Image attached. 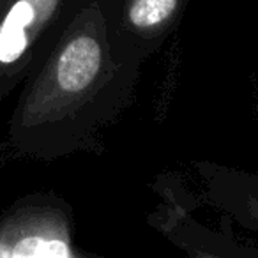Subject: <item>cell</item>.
<instances>
[{"label": "cell", "mask_w": 258, "mask_h": 258, "mask_svg": "<svg viewBox=\"0 0 258 258\" xmlns=\"http://www.w3.org/2000/svg\"><path fill=\"white\" fill-rule=\"evenodd\" d=\"M101 68V46L90 36H76L60 51L57 83L66 92H80L96 78Z\"/></svg>", "instance_id": "cell-1"}, {"label": "cell", "mask_w": 258, "mask_h": 258, "mask_svg": "<svg viewBox=\"0 0 258 258\" xmlns=\"http://www.w3.org/2000/svg\"><path fill=\"white\" fill-rule=\"evenodd\" d=\"M41 0H18L0 25V62L20 60L29 46V29L36 23Z\"/></svg>", "instance_id": "cell-2"}, {"label": "cell", "mask_w": 258, "mask_h": 258, "mask_svg": "<svg viewBox=\"0 0 258 258\" xmlns=\"http://www.w3.org/2000/svg\"><path fill=\"white\" fill-rule=\"evenodd\" d=\"M9 247H0V256H71V249L66 240L58 237L46 235H25L8 244Z\"/></svg>", "instance_id": "cell-3"}, {"label": "cell", "mask_w": 258, "mask_h": 258, "mask_svg": "<svg viewBox=\"0 0 258 258\" xmlns=\"http://www.w3.org/2000/svg\"><path fill=\"white\" fill-rule=\"evenodd\" d=\"M177 0H135L129 11V20L135 27L151 29L165 22L175 11Z\"/></svg>", "instance_id": "cell-4"}]
</instances>
